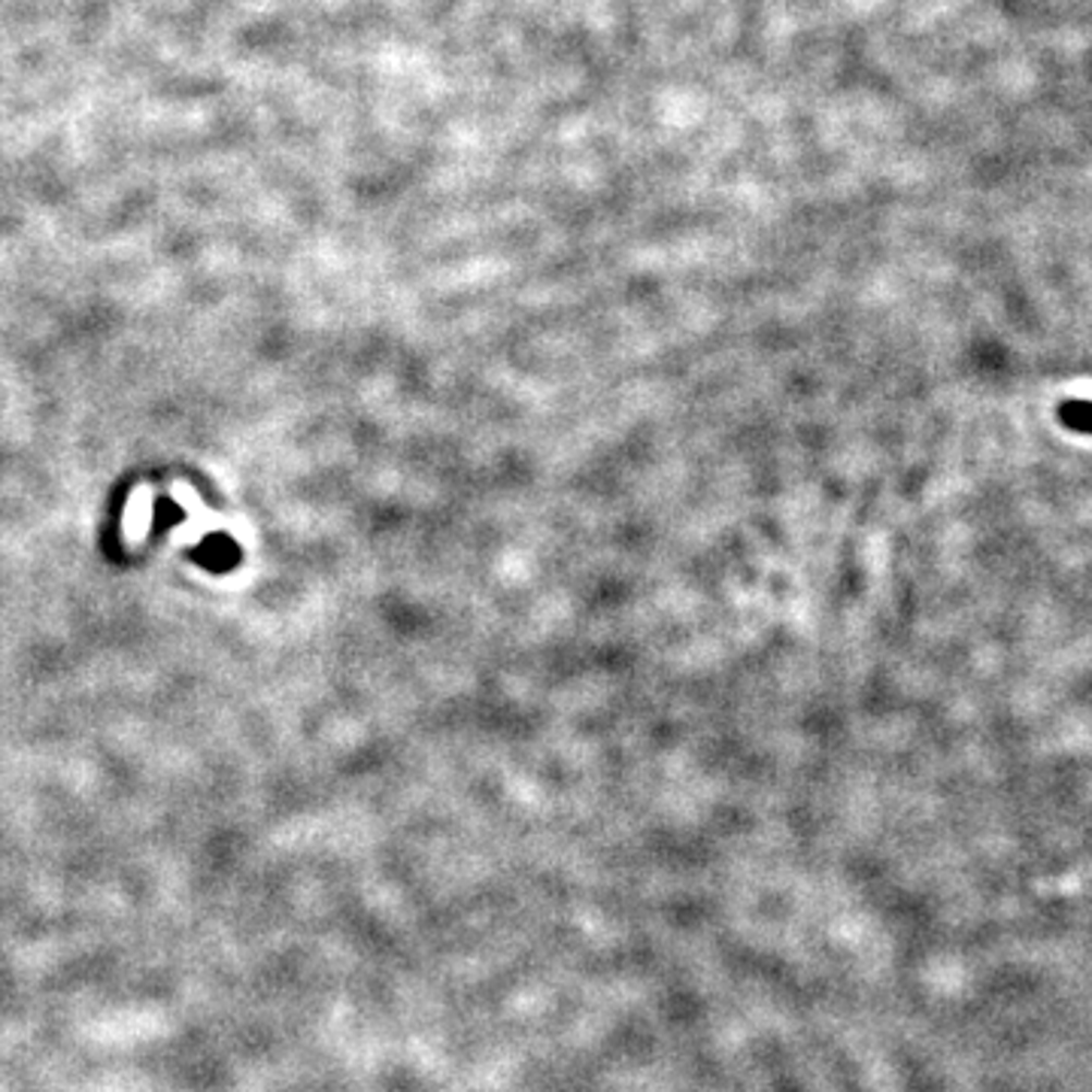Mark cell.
<instances>
[{"label":"cell","mask_w":1092,"mask_h":1092,"mask_svg":"<svg viewBox=\"0 0 1092 1092\" xmlns=\"http://www.w3.org/2000/svg\"><path fill=\"white\" fill-rule=\"evenodd\" d=\"M195 559H198L200 568L231 570L237 565V559H241V550H237V543L228 538V535H210L195 550Z\"/></svg>","instance_id":"cell-1"},{"label":"cell","mask_w":1092,"mask_h":1092,"mask_svg":"<svg viewBox=\"0 0 1092 1092\" xmlns=\"http://www.w3.org/2000/svg\"><path fill=\"white\" fill-rule=\"evenodd\" d=\"M1059 413H1063L1065 426L1092 434V401H1071V404H1065Z\"/></svg>","instance_id":"cell-2"}]
</instances>
